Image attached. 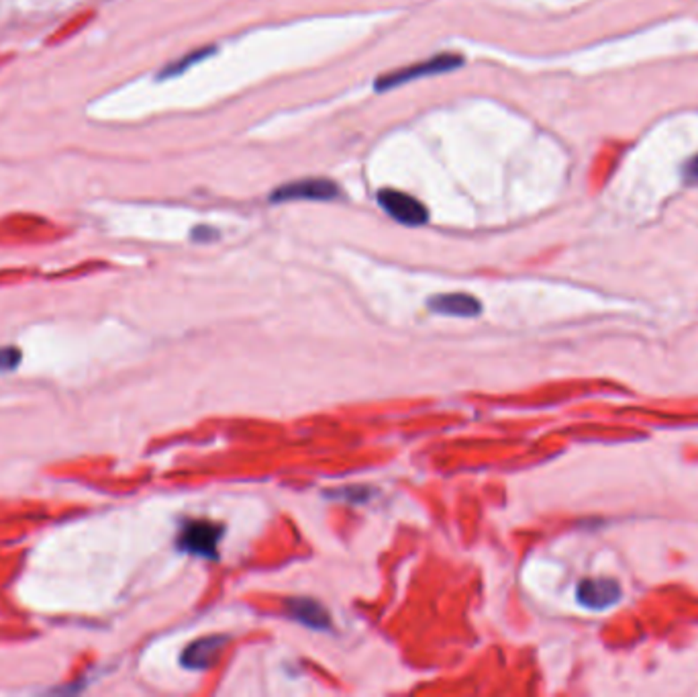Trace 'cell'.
I'll return each mask as SVG.
<instances>
[{"label": "cell", "mask_w": 698, "mask_h": 697, "mask_svg": "<svg viewBox=\"0 0 698 697\" xmlns=\"http://www.w3.org/2000/svg\"><path fill=\"white\" fill-rule=\"evenodd\" d=\"M229 643V636H207L196 640L188 646V649L182 652L180 663L186 668H194V671H201V668H209L215 663L218 652L223 651V646Z\"/></svg>", "instance_id": "cell-6"}, {"label": "cell", "mask_w": 698, "mask_h": 697, "mask_svg": "<svg viewBox=\"0 0 698 697\" xmlns=\"http://www.w3.org/2000/svg\"><path fill=\"white\" fill-rule=\"evenodd\" d=\"M337 196H340V188H337L335 182L325 178H307L280 187L272 195V201H333Z\"/></svg>", "instance_id": "cell-4"}, {"label": "cell", "mask_w": 698, "mask_h": 697, "mask_svg": "<svg viewBox=\"0 0 698 697\" xmlns=\"http://www.w3.org/2000/svg\"><path fill=\"white\" fill-rule=\"evenodd\" d=\"M620 597H623V591L619 583L615 579H603V577L584 579L576 589L578 603L592 611L609 610L620 602Z\"/></svg>", "instance_id": "cell-3"}, {"label": "cell", "mask_w": 698, "mask_h": 697, "mask_svg": "<svg viewBox=\"0 0 698 697\" xmlns=\"http://www.w3.org/2000/svg\"><path fill=\"white\" fill-rule=\"evenodd\" d=\"M21 361V352L17 348H0V370L15 369Z\"/></svg>", "instance_id": "cell-9"}, {"label": "cell", "mask_w": 698, "mask_h": 697, "mask_svg": "<svg viewBox=\"0 0 698 697\" xmlns=\"http://www.w3.org/2000/svg\"><path fill=\"white\" fill-rule=\"evenodd\" d=\"M378 201L392 220L405 225H423L429 220V213L423 203L413 199L411 195L400 193V190L386 188L378 195Z\"/></svg>", "instance_id": "cell-5"}, {"label": "cell", "mask_w": 698, "mask_h": 697, "mask_svg": "<svg viewBox=\"0 0 698 697\" xmlns=\"http://www.w3.org/2000/svg\"><path fill=\"white\" fill-rule=\"evenodd\" d=\"M464 63L462 55H454V54H441L435 55V58L415 63V66H408L403 70H397V72H390L378 79L376 88L378 90H386L392 87H400V84H406L415 79H423V76H435L441 72H451V70H457Z\"/></svg>", "instance_id": "cell-1"}, {"label": "cell", "mask_w": 698, "mask_h": 697, "mask_svg": "<svg viewBox=\"0 0 698 697\" xmlns=\"http://www.w3.org/2000/svg\"><path fill=\"white\" fill-rule=\"evenodd\" d=\"M193 237L196 239V242H210V239L218 237V231L210 229V228H196Z\"/></svg>", "instance_id": "cell-11"}, {"label": "cell", "mask_w": 698, "mask_h": 697, "mask_svg": "<svg viewBox=\"0 0 698 697\" xmlns=\"http://www.w3.org/2000/svg\"><path fill=\"white\" fill-rule=\"evenodd\" d=\"M223 536V527L210 522H190L182 527L178 536L180 551L204 556V559H217V548Z\"/></svg>", "instance_id": "cell-2"}, {"label": "cell", "mask_w": 698, "mask_h": 697, "mask_svg": "<svg viewBox=\"0 0 698 697\" xmlns=\"http://www.w3.org/2000/svg\"><path fill=\"white\" fill-rule=\"evenodd\" d=\"M431 311L451 317H476L482 313L480 301L465 293H449V295H435L427 301Z\"/></svg>", "instance_id": "cell-7"}, {"label": "cell", "mask_w": 698, "mask_h": 697, "mask_svg": "<svg viewBox=\"0 0 698 697\" xmlns=\"http://www.w3.org/2000/svg\"><path fill=\"white\" fill-rule=\"evenodd\" d=\"M688 176L690 178H698V156L688 164Z\"/></svg>", "instance_id": "cell-12"}, {"label": "cell", "mask_w": 698, "mask_h": 697, "mask_svg": "<svg viewBox=\"0 0 698 697\" xmlns=\"http://www.w3.org/2000/svg\"><path fill=\"white\" fill-rule=\"evenodd\" d=\"M286 614L288 618L296 619V622L308 626V628H315V630L331 628L329 611L323 608L319 602L307 600V597H294V600H288Z\"/></svg>", "instance_id": "cell-8"}, {"label": "cell", "mask_w": 698, "mask_h": 697, "mask_svg": "<svg viewBox=\"0 0 698 697\" xmlns=\"http://www.w3.org/2000/svg\"><path fill=\"white\" fill-rule=\"evenodd\" d=\"M207 52H209V49H202V52H196L193 55H188V58L180 60L178 63H174V66H168L164 76H174V74H178V72H185V70L190 66V63L196 62V60H202L204 55H207Z\"/></svg>", "instance_id": "cell-10"}]
</instances>
